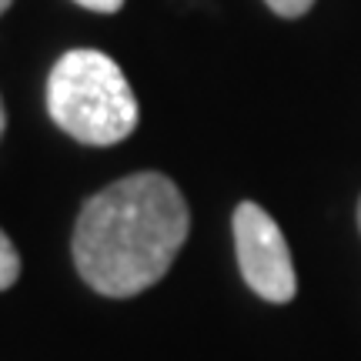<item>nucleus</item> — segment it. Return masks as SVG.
Wrapping results in <instances>:
<instances>
[{"label":"nucleus","mask_w":361,"mask_h":361,"mask_svg":"<svg viewBox=\"0 0 361 361\" xmlns=\"http://www.w3.org/2000/svg\"><path fill=\"white\" fill-rule=\"evenodd\" d=\"M191 231V211L168 174L141 171L84 201L74 224L78 274L104 298H134L157 284Z\"/></svg>","instance_id":"nucleus-1"},{"label":"nucleus","mask_w":361,"mask_h":361,"mask_svg":"<svg viewBox=\"0 0 361 361\" xmlns=\"http://www.w3.org/2000/svg\"><path fill=\"white\" fill-rule=\"evenodd\" d=\"M47 114L74 141L111 147L137 128V97L124 71L101 51H67L47 78Z\"/></svg>","instance_id":"nucleus-2"},{"label":"nucleus","mask_w":361,"mask_h":361,"mask_svg":"<svg viewBox=\"0 0 361 361\" xmlns=\"http://www.w3.org/2000/svg\"><path fill=\"white\" fill-rule=\"evenodd\" d=\"M234 247L245 284L271 305H288L298 291L291 251L278 221L255 201H241L234 211Z\"/></svg>","instance_id":"nucleus-3"},{"label":"nucleus","mask_w":361,"mask_h":361,"mask_svg":"<svg viewBox=\"0 0 361 361\" xmlns=\"http://www.w3.org/2000/svg\"><path fill=\"white\" fill-rule=\"evenodd\" d=\"M20 278V255L7 234L0 231V291H7Z\"/></svg>","instance_id":"nucleus-4"},{"label":"nucleus","mask_w":361,"mask_h":361,"mask_svg":"<svg viewBox=\"0 0 361 361\" xmlns=\"http://www.w3.org/2000/svg\"><path fill=\"white\" fill-rule=\"evenodd\" d=\"M271 11L278 13V17H301V13H308L311 7H314V0H264Z\"/></svg>","instance_id":"nucleus-5"},{"label":"nucleus","mask_w":361,"mask_h":361,"mask_svg":"<svg viewBox=\"0 0 361 361\" xmlns=\"http://www.w3.org/2000/svg\"><path fill=\"white\" fill-rule=\"evenodd\" d=\"M74 4L87 7V11H94V13H117L124 7V0H74Z\"/></svg>","instance_id":"nucleus-6"},{"label":"nucleus","mask_w":361,"mask_h":361,"mask_svg":"<svg viewBox=\"0 0 361 361\" xmlns=\"http://www.w3.org/2000/svg\"><path fill=\"white\" fill-rule=\"evenodd\" d=\"M4 130H7V111H4V97H0V137H4Z\"/></svg>","instance_id":"nucleus-7"},{"label":"nucleus","mask_w":361,"mask_h":361,"mask_svg":"<svg viewBox=\"0 0 361 361\" xmlns=\"http://www.w3.org/2000/svg\"><path fill=\"white\" fill-rule=\"evenodd\" d=\"M11 4H13V0H0V13L7 11V7H11Z\"/></svg>","instance_id":"nucleus-8"},{"label":"nucleus","mask_w":361,"mask_h":361,"mask_svg":"<svg viewBox=\"0 0 361 361\" xmlns=\"http://www.w3.org/2000/svg\"><path fill=\"white\" fill-rule=\"evenodd\" d=\"M358 231H361V201H358Z\"/></svg>","instance_id":"nucleus-9"}]
</instances>
